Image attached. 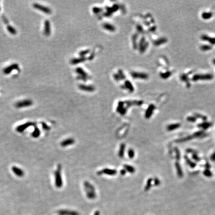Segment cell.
<instances>
[{"instance_id":"cell-1","label":"cell","mask_w":215,"mask_h":215,"mask_svg":"<svg viewBox=\"0 0 215 215\" xmlns=\"http://www.w3.org/2000/svg\"><path fill=\"white\" fill-rule=\"evenodd\" d=\"M84 186L87 197L90 199L95 198L96 195L94 186L88 181H85L84 183Z\"/></svg>"},{"instance_id":"cell-2","label":"cell","mask_w":215,"mask_h":215,"mask_svg":"<svg viewBox=\"0 0 215 215\" xmlns=\"http://www.w3.org/2000/svg\"><path fill=\"white\" fill-rule=\"evenodd\" d=\"M61 166L58 165L57 169L54 173L55 177V185L58 188H61L63 186V180L61 174Z\"/></svg>"},{"instance_id":"cell-3","label":"cell","mask_w":215,"mask_h":215,"mask_svg":"<svg viewBox=\"0 0 215 215\" xmlns=\"http://www.w3.org/2000/svg\"><path fill=\"white\" fill-rule=\"evenodd\" d=\"M213 78V75L211 74H197L193 76L192 80L193 81H197L198 80H210Z\"/></svg>"},{"instance_id":"cell-4","label":"cell","mask_w":215,"mask_h":215,"mask_svg":"<svg viewBox=\"0 0 215 215\" xmlns=\"http://www.w3.org/2000/svg\"><path fill=\"white\" fill-rule=\"evenodd\" d=\"M35 125V123L31 122H26L24 124L18 125L16 127V130L18 132L22 133V132H24L25 130H26L27 129H28L29 127L34 125Z\"/></svg>"},{"instance_id":"cell-5","label":"cell","mask_w":215,"mask_h":215,"mask_svg":"<svg viewBox=\"0 0 215 215\" xmlns=\"http://www.w3.org/2000/svg\"><path fill=\"white\" fill-rule=\"evenodd\" d=\"M32 105V102L31 100H25L22 101H19L16 104V107L18 108H22L24 107H29Z\"/></svg>"},{"instance_id":"cell-6","label":"cell","mask_w":215,"mask_h":215,"mask_svg":"<svg viewBox=\"0 0 215 215\" xmlns=\"http://www.w3.org/2000/svg\"><path fill=\"white\" fill-rule=\"evenodd\" d=\"M12 170L16 176L19 177H22L24 176V171L21 168H19L18 167L13 166L12 168Z\"/></svg>"},{"instance_id":"cell-7","label":"cell","mask_w":215,"mask_h":215,"mask_svg":"<svg viewBox=\"0 0 215 215\" xmlns=\"http://www.w3.org/2000/svg\"><path fill=\"white\" fill-rule=\"evenodd\" d=\"M75 140L73 138H67L64 140H63L62 142L60 143V145L62 147H67L68 146L70 145H71L72 144H73L74 143H75Z\"/></svg>"},{"instance_id":"cell-8","label":"cell","mask_w":215,"mask_h":215,"mask_svg":"<svg viewBox=\"0 0 215 215\" xmlns=\"http://www.w3.org/2000/svg\"><path fill=\"white\" fill-rule=\"evenodd\" d=\"M59 215H79L78 212L69 210H61L58 211Z\"/></svg>"},{"instance_id":"cell-9","label":"cell","mask_w":215,"mask_h":215,"mask_svg":"<svg viewBox=\"0 0 215 215\" xmlns=\"http://www.w3.org/2000/svg\"><path fill=\"white\" fill-rule=\"evenodd\" d=\"M105 174L107 175H114L117 174V171L113 169H104L103 170L99 171V174Z\"/></svg>"},{"instance_id":"cell-10","label":"cell","mask_w":215,"mask_h":215,"mask_svg":"<svg viewBox=\"0 0 215 215\" xmlns=\"http://www.w3.org/2000/svg\"><path fill=\"white\" fill-rule=\"evenodd\" d=\"M201 38L203 40H205V41L209 42L210 44L212 45L215 44V37H211L207 35H204L201 36Z\"/></svg>"},{"instance_id":"cell-11","label":"cell","mask_w":215,"mask_h":215,"mask_svg":"<svg viewBox=\"0 0 215 215\" xmlns=\"http://www.w3.org/2000/svg\"><path fill=\"white\" fill-rule=\"evenodd\" d=\"M212 125V123H211L210 122H204L202 123H201V124H199L198 125V126L199 128L205 130H207L208 129H209V127H211Z\"/></svg>"},{"instance_id":"cell-12","label":"cell","mask_w":215,"mask_h":215,"mask_svg":"<svg viewBox=\"0 0 215 215\" xmlns=\"http://www.w3.org/2000/svg\"><path fill=\"white\" fill-rule=\"evenodd\" d=\"M175 167H176L177 173L178 177H179L180 178L182 177L183 176V173L182 171V168H181V167L178 161L177 162H176L175 163Z\"/></svg>"},{"instance_id":"cell-13","label":"cell","mask_w":215,"mask_h":215,"mask_svg":"<svg viewBox=\"0 0 215 215\" xmlns=\"http://www.w3.org/2000/svg\"><path fill=\"white\" fill-rule=\"evenodd\" d=\"M181 125L179 123L174 124H171L169 125L167 127V130L168 131H172L175 130H176L180 127Z\"/></svg>"},{"instance_id":"cell-14","label":"cell","mask_w":215,"mask_h":215,"mask_svg":"<svg viewBox=\"0 0 215 215\" xmlns=\"http://www.w3.org/2000/svg\"><path fill=\"white\" fill-rule=\"evenodd\" d=\"M213 15V13L212 12H203L201 14V17L204 19H210Z\"/></svg>"},{"instance_id":"cell-15","label":"cell","mask_w":215,"mask_h":215,"mask_svg":"<svg viewBox=\"0 0 215 215\" xmlns=\"http://www.w3.org/2000/svg\"><path fill=\"white\" fill-rule=\"evenodd\" d=\"M154 109V107L152 105L150 106L149 107V108L148 109V110L146 111V112L145 113V116L146 118L148 119V118H149L151 117Z\"/></svg>"},{"instance_id":"cell-16","label":"cell","mask_w":215,"mask_h":215,"mask_svg":"<svg viewBox=\"0 0 215 215\" xmlns=\"http://www.w3.org/2000/svg\"><path fill=\"white\" fill-rule=\"evenodd\" d=\"M40 131L37 126H36L32 133H31V136L34 138H37L40 136Z\"/></svg>"},{"instance_id":"cell-17","label":"cell","mask_w":215,"mask_h":215,"mask_svg":"<svg viewBox=\"0 0 215 215\" xmlns=\"http://www.w3.org/2000/svg\"><path fill=\"white\" fill-rule=\"evenodd\" d=\"M185 160L186 161L188 165H189V166L191 168H194L196 166V165H197L196 163L193 162V161H191L187 156H185Z\"/></svg>"},{"instance_id":"cell-18","label":"cell","mask_w":215,"mask_h":215,"mask_svg":"<svg viewBox=\"0 0 215 215\" xmlns=\"http://www.w3.org/2000/svg\"><path fill=\"white\" fill-rule=\"evenodd\" d=\"M35 7L36 9H38L39 10H41L42 11H43L45 13H49L50 12V11L49 9H48L47 8H45V7H44V6H39V5H35Z\"/></svg>"},{"instance_id":"cell-19","label":"cell","mask_w":215,"mask_h":215,"mask_svg":"<svg viewBox=\"0 0 215 215\" xmlns=\"http://www.w3.org/2000/svg\"><path fill=\"white\" fill-rule=\"evenodd\" d=\"M125 150V144H122L120 146V149L119 151V156L120 158H123L124 157Z\"/></svg>"},{"instance_id":"cell-20","label":"cell","mask_w":215,"mask_h":215,"mask_svg":"<svg viewBox=\"0 0 215 215\" xmlns=\"http://www.w3.org/2000/svg\"><path fill=\"white\" fill-rule=\"evenodd\" d=\"M124 168L125 169L126 171H127L131 173H133L134 172H135V169L131 165H124Z\"/></svg>"},{"instance_id":"cell-21","label":"cell","mask_w":215,"mask_h":215,"mask_svg":"<svg viewBox=\"0 0 215 215\" xmlns=\"http://www.w3.org/2000/svg\"><path fill=\"white\" fill-rule=\"evenodd\" d=\"M204 132L203 131H198L194 133L193 135V137H203V136H204Z\"/></svg>"},{"instance_id":"cell-22","label":"cell","mask_w":215,"mask_h":215,"mask_svg":"<svg viewBox=\"0 0 215 215\" xmlns=\"http://www.w3.org/2000/svg\"><path fill=\"white\" fill-rule=\"evenodd\" d=\"M212 48V46L209 45H203L200 47V49L202 51H207Z\"/></svg>"},{"instance_id":"cell-23","label":"cell","mask_w":215,"mask_h":215,"mask_svg":"<svg viewBox=\"0 0 215 215\" xmlns=\"http://www.w3.org/2000/svg\"><path fill=\"white\" fill-rule=\"evenodd\" d=\"M203 174L206 177H211L213 176L212 172L209 169H206L203 171Z\"/></svg>"},{"instance_id":"cell-24","label":"cell","mask_w":215,"mask_h":215,"mask_svg":"<svg viewBox=\"0 0 215 215\" xmlns=\"http://www.w3.org/2000/svg\"><path fill=\"white\" fill-rule=\"evenodd\" d=\"M152 181V179H150V178L147 181V182H146L145 187V190H148L150 189L151 185H152V183H151Z\"/></svg>"},{"instance_id":"cell-25","label":"cell","mask_w":215,"mask_h":215,"mask_svg":"<svg viewBox=\"0 0 215 215\" xmlns=\"http://www.w3.org/2000/svg\"><path fill=\"white\" fill-rule=\"evenodd\" d=\"M193 136H188L187 137H185L184 138H183L182 139H179L178 140V142H187V141H189L190 140H191L193 138Z\"/></svg>"},{"instance_id":"cell-26","label":"cell","mask_w":215,"mask_h":215,"mask_svg":"<svg viewBox=\"0 0 215 215\" xmlns=\"http://www.w3.org/2000/svg\"><path fill=\"white\" fill-rule=\"evenodd\" d=\"M194 115H195V117L196 118L201 119H202L204 120V121H206L207 119V117L206 116H203V115H200V114H199V113H195L194 114Z\"/></svg>"},{"instance_id":"cell-27","label":"cell","mask_w":215,"mask_h":215,"mask_svg":"<svg viewBox=\"0 0 215 215\" xmlns=\"http://www.w3.org/2000/svg\"><path fill=\"white\" fill-rule=\"evenodd\" d=\"M187 120L189 122H191V123H194L196 122L197 120V118L195 117H193V116H190L188 117L187 118Z\"/></svg>"},{"instance_id":"cell-28","label":"cell","mask_w":215,"mask_h":215,"mask_svg":"<svg viewBox=\"0 0 215 215\" xmlns=\"http://www.w3.org/2000/svg\"><path fill=\"white\" fill-rule=\"evenodd\" d=\"M128 155L129 158L132 159L134 156V152L132 149H130L128 151Z\"/></svg>"},{"instance_id":"cell-29","label":"cell","mask_w":215,"mask_h":215,"mask_svg":"<svg viewBox=\"0 0 215 215\" xmlns=\"http://www.w3.org/2000/svg\"><path fill=\"white\" fill-rule=\"evenodd\" d=\"M175 152H176V159L177 160H179L180 159V151H179V149H177V148H175Z\"/></svg>"},{"instance_id":"cell-30","label":"cell","mask_w":215,"mask_h":215,"mask_svg":"<svg viewBox=\"0 0 215 215\" xmlns=\"http://www.w3.org/2000/svg\"><path fill=\"white\" fill-rule=\"evenodd\" d=\"M192 158L195 160L197 161V162H199L201 160L200 158L197 155V154H192Z\"/></svg>"},{"instance_id":"cell-31","label":"cell","mask_w":215,"mask_h":215,"mask_svg":"<svg viewBox=\"0 0 215 215\" xmlns=\"http://www.w3.org/2000/svg\"><path fill=\"white\" fill-rule=\"evenodd\" d=\"M42 129L43 130H44L48 131V130H50V127L48 125H47L46 124H45V123H42Z\"/></svg>"},{"instance_id":"cell-32","label":"cell","mask_w":215,"mask_h":215,"mask_svg":"<svg viewBox=\"0 0 215 215\" xmlns=\"http://www.w3.org/2000/svg\"><path fill=\"white\" fill-rule=\"evenodd\" d=\"M154 185H155V186L159 185L160 184V180L159 179L157 178H155V179H154Z\"/></svg>"},{"instance_id":"cell-33","label":"cell","mask_w":215,"mask_h":215,"mask_svg":"<svg viewBox=\"0 0 215 215\" xmlns=\"http://www.w3.org/2000/svg\"><path fill=\"white\" fill-rule=\"evenodd\" d=\"M186 151H187V153H192V154H197V152H196V151H195L194 150L192 149H187L186 150Z\"/></svg>"},{"instance_id":"cell-34","label":"cell","mask_w":215,"mask_h":215,"mask_svg":"<svg viewBox=\"0 0 215 215\" xmlns=\"http://www.w3.org/2000/svg\"><path fill=\"white\" fill-rule=\"evenodd\" d=\"M49 23L47 22L46 23V25H45V27H46V32L47 33H49Z\"/></svg>"},{"instance_id":"cell-35","label":"cell","mask_w":215,"mask_h":215,"mask_svg":"<svg viewBox=\"0 0 215 215\" xmlns=\"http://www.w3.org/2000/svg\"><path fill=\"white\" fill-rule=\"evenodd\" d=\"M210 159L212 161H215V152H214L210 157Z\"/></svg>"},{"instance_id":"cell-36","label":"cell","mask_w":215,"mask_h":215,"mask_svg":"<svg viewBox=\"0 0 215 215\" xmlns=\"http://www.w3.org/2000/svg\"><path fill=\"white\" fill-rule=\"evenodd\" d=\"M205 167H206V169H209L211 167V166L209 162H206V163L205 164Z\"/></svg>"},{"instance_id":"cell-37","label":"cell","mask_w":215,"mask_h":215,"mask_svg":"<svg viewBox=\"0 0 215 215\" xmlns=\"http://www.w3.org/2000/svg\"><path fill=\"white\" fill-rule=\"evenodd\" d=\"M125 173H126V170H121V171H120V173H121V174L122 175H125Z\"/></svg>"},{"instance_id":"cell-38","label":"cell","mask_w":215,"mask_h":215,"mask_svg":"<svg viewBox=\"0 0 215 215\" xmlns=\"http://www.w3.org/2000/svg\"><path fill=\"white\" fill-rule=\"evenodd\" d=\"M213 63H214V64L215 65V59H213Z\"/></svg>"},{"instance_id":"cell-39","label":"cell","mask_w":215,"mask_h":215,"mask_svg":"<svg viewBox=\"0 0 215 215\" xmlns=\"http://www.w3.org/2000/svg\"><path fill=\"white\" fill-rule=\"evenodd\" d=\"M95 215H98V212H96L95 214Z\"/></svg>"}]
</instances>
